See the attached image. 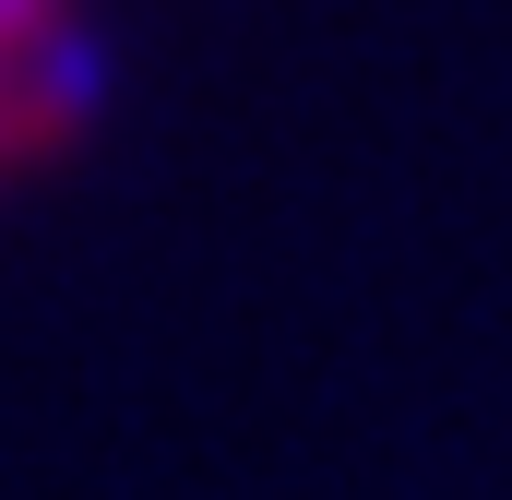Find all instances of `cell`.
<instances>
[{"instance_id": "obj_1", "label": "cell", "mask_w": 512, "mask_h": 500, "mask_svg": "<svg viewBox=\"0 0 512 500\" xmlns=\"http://www.w3.org/2000/svg\"><path fill=\"white\" fill-rule=\"evenodd\" d=\"M0 84L12 96H36L48 120L72 131L84 120V36H72V0H0Z\"/></svg>"}, {"instance_id": "obj_2", "label": "cell", "mask_w": 512, "mask_h": 500, "mask_svg": "<svg viewBox=\"0 0 512 500\" xmlns=\"http://www.w3.org/2000/svg\"><path fill=\"white\" fill-rule=\"evenodd\" d=\"M60 143H72V131L48 120L36 96H12V84H0V179H12V167H36V155H60Z\"/></svg>"}]
</instances>
